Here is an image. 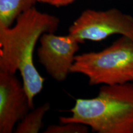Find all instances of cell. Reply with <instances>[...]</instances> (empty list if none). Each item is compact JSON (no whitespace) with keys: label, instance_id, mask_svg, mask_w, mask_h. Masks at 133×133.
Instances as JSON below:
<instances>
[{"label":"cell","instance_id":"obj_9","mask_svg":"<svg viewBox=\"0 0 133 133\" xmlns=\"http://www.w3.org/2000/svg\"><path fill=\"white\" fill-rule=\"evenodd\" d=\"M89 126L79 123H66L49 125L44 133H88Z\"/></svg>","mask_w":133,"mask_h":133},{"label":"cell","instance_id":"obj_2","mask_svg":"<svg viewBox=\"0 0 133 133\" xmlns=\"http://www.w3.org/2000/svg\"><path fill=\"white\" fill-rule=\"evenodd\" d=\"M60 123H79L97 133H133V83L105 85L91 99H77Z\"/></svg>","mask_w":133,"mask_h":133},{"label":"cell","instance_id":"obj_5","mask_svg":"<svg viewBox=\"0 0 133 133\" xmlns=\"http://www.w3.org/2000/svg\"><path fill=\"white\" fill-rule=\"evenodd\" d=\"M38 60L46 73L57 82H63L71 74L79 43L74 36L44 33L39 39Z\"/></svg>","mask_w":133,"mask_h":133},{"label":"cell","instance_id":"obj_1","mask_svg":"<svg viewBox=\"0 0 133 133\" xmlns=\"http://www.w3.org/2000/svg\"><path fill=\"white\" fill-rule=\"evenodd\" d=\"M59 23L57 17L34 6L19 15L13 26L0 25V71H19L31 109L45 81L34 64L35 48L43 33H54Z\"/></svg>","mask_w":133,"mask_h":133},{"label":"cell","instance_id":"obj_6","mask_svg":"<svg viewBox=\"0 0 133 133\" xmlns=\"http://www.w3.org/2000/svg\"><path fill=\"white\" fill-rule=\"evenodd\" d=\"M31 110L22 82L16 74L0 71V133H11Z\"/></svg>","mask_w":133,"mask_h":133},{"label":"cell","instance_id":"obj_10","mask_svg":"<svg viewBox=\"0 0 133 133\" xmlns=\"http://www.w3.org/2000/svg\"><path fill=\"white\" fill-rule=\"evenodd\" d=\"M76 0H39L38 2L51 5L55 7L60 8L68 6L75 2Z\"/></svg>","mask_w":133,"mask_h":133},{"label":"cell","instance_id":"obj_4","mask_svg":"<svg viewBox=\"0 0 133 133\" xmlns=\"http://www.w3.org/2000/svg\"><path fill=\"white\" fill-rule=\"evenodd\" d=\"M69 34L79 43L99 42L113 35L133 39V17L116 8L105 11L86 9L70 26Z\"/></svg>","mask_w":133,"mask_h":133},{"label":"cell","instance_id":"obj_11","mask_svg":"<svg viewBox=\"0 0 133 133\" xmlns=\"http://www.w3.org/2000/svg\"><path fill=\"white\" fill-rule=\"evenodd\" d=\"M38 1H39V0H38Z\"/></svg>","mask_w":133,"mask_h":133},{"label":"cell","instance_id":"obj_7","mask_svg":"<svg viewBox=\"0 0 133 133\" xmlns=\"http://www.w3.org/2000/svg\"><path fill=\"white\" fill-rule=\"evenodd\" d=\"M38 0H0V25L11 26L22 13L34 7Z\"/></svg>","mask_w":133,"mask_h":133},{"label":"cell","instance_id":"obj_3","mask_svg":"<svg viewBox=\"0 0 133 133\" xmlns=\"http://www.w3.org/2000/svg\"><path fill=\"white\" fill-rule=\"evenodd\" d=\"M70 72L86 76L90 86L133 83V39L121 36L101 51L76 55Z\"/></svg>","mask_w":133,"mask_h":133},{"label":"cell","instance_id":"obj_8","mask_svg":"<svg viewBox=\"0 0 133 133\" xmlns=\"http://www.w3.org/2000/svg\"><path fill=\"white\" fill-rule=\"evenodd\" d=\"M51 105L46 102L36 109H31L24 118L18 123L14 132L16 133H38L44 126L46 114L49 111Z\"/></svg>","mask_w":133,"mask_h":133}]
</instances>
